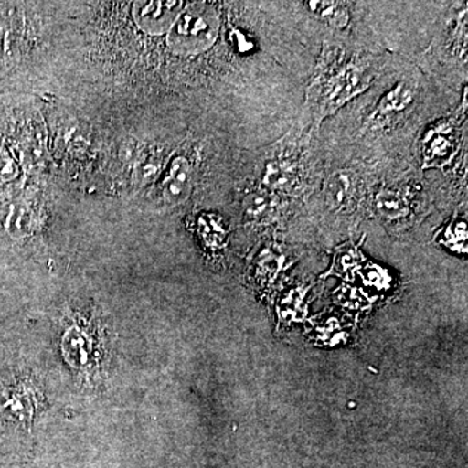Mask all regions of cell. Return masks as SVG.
Listing matches in <instances>:
<instances>
[{
	"label": "cell",
	"mask_w": 468,
	"mask_h": 468,
	"mask_svg": "<svg viewBox=\"0 0 468 468\" xmlns=\"http://www.w3.org/2000/svg\"><path fill=\"white\" fill-rule=\"evenodd\" d=\"M414 100L415 89L409 82H397L378 101L377 107L369 115V122L374 125H383L384 122H389L392 117L408 110Z\"/></svg>",
	"instance_id": "9"
},
{
	"label": "cell",
	"mask_w": 468,
	"mask_h": 468,
	"mask_svg": "<svg viewBox=\"0 0 468 468\" xmlns=\"http://www.w3.org/2000/svg\"><path fill=\"white\" fill-rule=\"evenodd\" d=\"M184 2H140L135 3L133 12L138 26L151 34L165 33L174 26L176 18L183 11Z\"/></svg>",
	"instance_id": "5"
},
{
	"label": "cell",
	"mask_w": 468,
	"mask_h": 468,
	"mask_svg": "<svg viewBox=\"0 0 468 468\" xmlns=\"http://www.w3.org/2000/svg\"><path fill=\"white\" fill-rule=\"evenodd\" d=\"M455 151L454 129L449 122H440L423 138V167L441 168L452 159Z\"/></svg>",
	"instance_id": "7"
},
{
	"label": "cell",
	"mask_w": 468,
	"mask_h": 468,
	"mask_svg": "<svg viewBox=\"0 0 468 468\" xmlns=\"http://www.w3.org/2000/svg\"><path fill=\"white\" fill-rule=\"evenodd\" d=\"M61 356L70 368L86 380L101 377L103 369L104 335L94 318H72L64 326L60 340Z\"/></svg>",
	"instance_id": "3"
},
{
	"label": "cell",
	"mask_w": 468,
	"mask_h": 468,
	"mask_svg": "<svg viewBox=\"0 0 468 468\" xmlns=\"http://www.w3.org/2000/svg\"><path fill=\"white\" fill-rule=\"evenodd\" d=\"M372 80L369 68L354 60L322 70L307 89V100L315 111V119L322 122L334 115L367 90Z\"/></svg>",
	"instance_id": "2"
},
{
	"label": "cell",
	"mask_w": 468,
	"mask_h": 468,
	"mask_svg": "<svg viewBox=\"0 0 468 468\" xmlns=\"http://www.w3.org/2000/svg\"><path fill=\"white\" fill-rule=\"evenodd\" d=\"M43 399L41 385L27 368H0V436L15 431L32 433Z\"/></svg>",
	"instance_id": "1"
},
{
	"label": "cell",
	"mask_w": 468,
	"mask_h": 468,
	"mask_svg": "<svg viewBox=\"0 0 468 468\" xmlns=\"http://www.w3.org/2000/svg\"><path fill=\"white\" fill-rule=\"evenodd\" d=\"M441 242L457 252L467 251V226L462 218H454L441 233Z\"/></svg>",
	"instance_id": "15"
},
{
	"label": "cell",
	"mask_w": 468,
	"mask_h": 468,
	"mask_svg": "<svg viewBox=\"0 0 468 468\" xmlns=\"http://www.w3.org/2000/svg\"><path fill=\"white\" fill-rule=\"evenodd\" d=\"M279 205V196L263 186L252 190L243 198V211L246 217L254 221H266L272 218Z\"/></svg>",
	"instance_id": "11"
},
{
	"label": "cell",
	"mask_w": 468,
	"mask_h": 468,
	"mask_svg": "<svg viewBox=\"0 0 468 468\" xmlns=\"http://www.w3.org/2000/svg\"><path fill=\"white\" fill-rule=\"evenodd\" d=\"M218 34V16L208 3L185 5L169 32L168 45L180 55H196L208 50Z\"/></svg>",
	"instance_id": "4"
},
{
	"label": "cell",
	"mask_w": 468,
	"mask_h": 468,
	"mask_svg": "<svg viewBox=\"0 0 468 468\" xmlns=\"http://www.w3.org/2000/svg\"><path fill=\"white\" fill-rule=\"evenodd\" d=\"M375 209L385 220L394 221L409 217L411 206L401 192L393 189H380L375 196Z\"/></svg>",
	"instance_id": "12"
},
{
	"label": "cell",
	"mask_w": 468,
	"mask_h": 468,
	"mask_svg": "<svg viewBox=\"0 0 468 468\" xmlns=\"http://www.w3.org/2000/svg\"><path fill=\"white\" fill-rule=\"evenodd\" d=\"M192 187L193 171L189 160L183 156L176 158L160 185L163 199L171 206L181 205L189 198Z\"/></svg>",
	"instance_id": "8"
},
{
	"label": "cell",
	"mask_w": 468,
	"mask_h": 468,
	"mask_svg": "<svg viewBox=\"0 0 468 468\" xmlns=\"http://www.w3.org/2000/svg\"><path fill=\"white\" fill-rule=\"evenodd\" d=\"M358 194V181L356 176L347 169L335 171L329 176L324 186L326 205L337 211H346L356 205Z\"/></svg>",
	"instance_id": "10"
},
{
	"label": "cell",
	"mask_w": 468,
	"mask_h": 468,
	"mask_svg": "<svg viewBox=\"0 0 468 468\" xmlns=\"http://www.w3.org/2000/svg\"><path fill=\"white\" fill-rule=\"evenodd\" d=\"M304 5L320 20L335 29H344L350 21V12L343 2H306Z\"/></svg>",
	"instance_id": "13"
},
{
	"label": "cell",
	"mask_w": 468,
	"mask_h": 468,
	"mask_svg": "<svg viewBox=\"0 0 468 468\" xmlns=\"http://www.w3.org/2000/svg\"><path fill=\"white\" fill-rule=\"evenodd\" d=\"M261 186L277 196L298 192L301 186L298 163L288 156H277L268 160L261 176Z\"/></svg>",
	"instance_id": "6"
},
{
	"label": "cell",
	"mask_w": 468,
	"mask_h": 468,
	"mask_svg": "<svg viewBox=\"0 0 468 468\" xmlns=\"http://www.w3.org/2000/svg\"><path fill=\"white\" fill-rule=\"evenodd\" d=\"M284 264V257H280L276 252L266 249L260 254V260L257 261V277L261 282H267L268 280L273 279L282 270Z\"/></svg>",
	"instance_id": "16"
},
{
	"label": "cell",
	"mask_w": 468,
	"mask_h": 468,
	"mask_svg": "<svg viewBox=\"0 0 468 468\" xmlns=\"http://www.w3.org/2000/svg\"><path fill=\"white\" fill-rule=\"evenodd\" d=\"M198 232L203 242L212 250L223 248L226 243L227 230L220 218L215 217H202L198 220Z\"/></svg>",
	"instance_id": "14"
}]
</instances>
